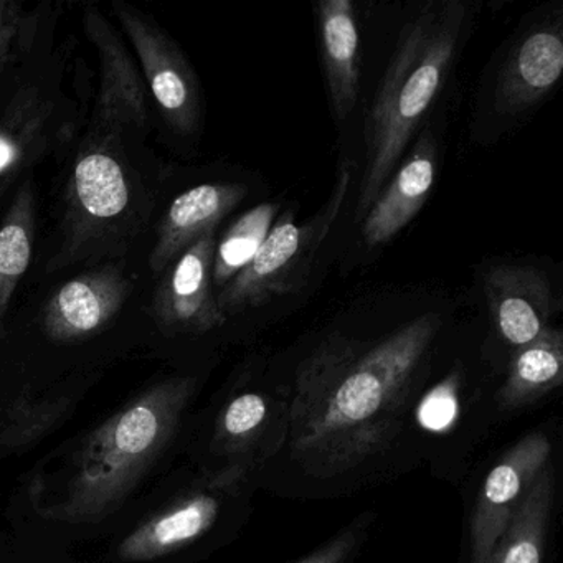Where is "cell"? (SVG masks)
<instances>
[{
    "label": "cell",
    "mask_w": 563,
    "mask_h": 563,
    "mask_svg": "<svg viewBox=\"0 0 563 563\" xmlns=\"http://www.w3.org/2000/svg\"><path fill=\"white\" fill-rule=\"evenodd\" d=\"M440 325L427 312L372 344L334 338L316 349L298 368L289 410L296 460L335 476L388 446Z\"/></svg>",
    "instance_id": "obj_1"
},
{
    "label": "cell",
    "mask_w": 563,
    "mask_h": 563,
    "mask_svg": "<svg viewBox=\"0 0 563 563\" xmlns=\"http://www.w3.org/2000/svg\"><path fill=\"white\" fill-rule=\"evenodd\" d=\"M464 19L466 8L461 2H431L401 29L368 118L367 166L358 189L355 222L364 220L430 111L456 54Z\"/></svg>",
    "instance_id": "obj_2"
},
{
    "label": "cell",
    "mask_w": 563,
    "mask_h": 563,
    "mask_svg": "<svg viewBox=\"0 0 563 563\" xmlns=\"http://www.w3.org/2000/svg\"><path fill=\"white\" fill-rule=\"evenodd\" d=\"M192 391L190 378H169L98 427L78 457L64 499L44 516L90 523L120 509L169 443Z\"/></svg>",
    "instance_id": "obj_3"
},
{
    "label": "cell",
    "mask_w": 563,
    "mask_h": 563,
    "mask_svg": "<svg viewBox=\"0 0 563 563\" xmlns=\"http://www.w3.org/2000/svg\"><path fill=\"white\" fill-rule=\"evenodd\" d=\"M354 169V163L342 161L331 197L308 222L296 223L291 210L279 217L252 263L217 295L220 311L227 318L262 308L305 286L319 249L341 216Z\"/></svg>",
    "instance_id": "obj_4"
},
{
    "label": "cell",
    "mask_w": 563,
    "mask_h": 563,
    "mask_svg": "<svg viewBox=\"0 0 563 563\" xmlns=\"http://www.w3.org/2000/svg\"><path fill=\"white\" fill-rule=\"evenodd\" d=\"M113 9L164 120L177 133H196L200 124L199 84L183 52L143 12L123 2H114Z\"/></svg>",
    "instance_id": "obj_5"
},
{
    "label": "cell",
    "mask_w": 563,
    "mask_h": 563,
    "mask_svg": "<svg viewBox=\"0 0 563 563\" xmlns=\"http://www.w3.org/2000/svg\"><path fill=\"white\" fill-rule=\"evenodd\" d=\"M550 450L545 434H529L487 474L471 522L470 563H489L517 506L549 463Z\"/></svg>",
    "instance_id": "obj_6"
},
{
    "label": "cell",
    "mask_w": 563,
    "mask_h": 563,
    "mask_svg": "<svg viewBox=\"0 0 563 563\" xmlns=\"http://www.w3.org/2000/svg\"><path fill=\"white\" fill-rule=\"evenodd\" d=\"M216 245V230H210L167 268L154 299L157 321L166 331L203 334L225 324L227 316L213 292Z\"/></svg>",
    "instance_id": "obj_7"
},
{
    "label": "cell",
    "mask_w": 563,
    "mask_h": 563,
    "mask_svg": "<svg viewBox=\"0 0 563 563\" xmlns=\"http://www.w3.org/2000/svg\"><path fill=\"white\" fill-rule=\"evenodd\" d=\"M130 286L118 266H103L64 283L48 298L44 329L55 342H78L103 331L123 309Z\"/></svg>",
    "instance_id": "obj_8"
},
{
    "label": "cell",
    "mask_w": 563,
    "mask_h": 563,
    "mask_svg": "<svg viewBox=\"0 0 563 563\" xmlns=\"http://www.w3.org/2000/svg\"><path fill=\"white\" fill-rule=\"evenodd\" d=\"M84 24L100 57L98 121L108 133L143 128L147 118L146 90L126 45L95 5L85 9Z\"/></svg>",
    "instance_id": "obj_9"
},
{
    "label": "cell",
    "mask_w": 563,
    "mask_h": 563,
    "mask_svg": "<svg viewBox=\"0 0 563 563\" xmlns=\"http://www.w3.org/2000/svg\"><path fill=\"white\" fill-rule=\"evenodd\" d=\"M483 286L494 324L507 344L522 347L549 329L552 289L536 266H490Z\"/></svg>",
    "instance_id": "obj_10"
},
{
    "label": "cell",
    "mask_w": 563,
    "mask_h": 563,
    "mask_svg": "<svg viewBox=\"0 0 563 563\" xmlns=\"http://www.w3.org/2000/svg\"><path fill=\"white\" fill-rule=\"evenodd\" d=\"M68 186L71 222L81 235L101 232L130 209V177L108 143L95 141L80 151Z\"/></svg>",
    "instance_id": "obj_11"
},
{
    "label": "cell",
    "mask_w": 563,
    "mask_h": 563,
    "mask_svg": "<svg viewBox=\"0 0 563 563\" xmlns=\"http://www.w3.org/2000/svg\"><path fill=\"white\" fill-rule=\"evenodd\" d=\"M437 177V144L424 131L390 184H385L364 217L362 236L368 246L384 245L423 209Z\"/></svg>",
    "instance_id": "obj_12"
},
{
    "label": "cell",
    "mask_w": 563,
    "mask_h": 563,
    "mask_svg": "<svg viewBox=\"0 0 563 563\" xmlns=\"http://www.w3.org/2000/svg\"><path fill=\"white\" fill-rule=\"evenodd\" d=\"M249 189L243 184H202L180 194L170 203L161 222L150 265L166 272L174 260L206 235L242 202Z\"/></svg>",
    "instance_id": "obj_13"
},
{
    "label": "cell",
    "mask_w": 563,
    "mask_h": 563,
    "mask_svg": "<svg viewBox=\"0 0 563 563\" xmlns=\"http://www.w3.org/2000/svg\"><path fill=\"white\" fill-rule=\"evenodd\" d=\"M563 74V37L559 25L533 29L514 47L497 85L503 113H519L550 93Z\"/></svg>",
    "instance_id": "obj_14"
},
{
    "label": "cell",
    "mask_w": 563,
    "mask_h": 563,
    "mask_svg": "<svg viewBox=\"0 0 563 563\" xmlns=\"http://www.w3.org/2000/svg\"><path fill=\"white\" fill-rule=\"evenodd\" d=\"M319 37L329 98L339 120L354 111L361 84L358 25L349 0H324L318 5Z\"/></svg>",
    "instance_id": "obj_15"
},
{
    "label": "cell",
    "mask_w": 563,
    "mask_h": 563,
    "mask_svg": "<svg viewBox=\"0 0 563 563\" xmlns=\"http://www.w3.org/2000/svg\"><path fill=\"white\" fill-rule=\"evenodd\" d=\"M219 512V499L212 494L187 497L130 533L118 553L130 562H143L176 552L210 530Z\"/></svg>",
    "instance_id": "obj_16"
},
{
    "label": "cell",
    "mask_w": 563,
    "mask_h": 563,
    "mask_svg": "<svg viewBox=\"0 0 563 563\" xmlns=\"http://www.w3.org/2000/svg\"><path fill=\"white\" fill-rule=\"evenodd\" d=\"M563 380V338L556 329L517 349L509 374L500 388V404L517 408L532 404Z\"/></svg>",
    "instance_id": "obj_17"
},
{
    "label": "cell",
    "mask_w": 563,
    "mask_h": 563,
    "mask_svg": "<svg viewBox=\"0 0 563 563\" xmlns=\"http://www.w3.org/2000/svg\"><path fill=\"white\" fill-rule=\"evenodd\" d=\"M553 487V471L547 464L517 506L489 563H542Z\"/></svg>",
    "instance_id": "obj_18"
},
{
    "label": "cell",
    "mask_w": 563,
    "mask_h": 563,
    "mask_svg": "<svg viewBox=\"0 0 563 563\" xmlns=\"http://www.w3.org/2000/svg\"><path fill=\"white\" fill-rule=\"evenodd\" d=\"M34 190L25 184L0 227V334L19 283L31 266L35 240Z\"/></svg>",
    "instance_id": "obj_19"
},
{
    "label": "cell",
    "mask_w": 563,
    "mask_h": 563,
    "mask_svg": "<svg viewBox=\"0 0 563 563\" xmlns=\"http://www.w3.org/2000/svg\"><path fill=\"white\" fill-rule=\"evenodd\" d=\"M278 206L260 203L235 220L216 245L213 288H225L242 269L252 263L273 227Z\"/></svg>",
    "instance_id": "obj_20"
},
{
    "label": "cell",
    "mask_w": 563,
    "mask_h": 563,
    "mask_svg": "<svg viewBox=\"0 0 563 563\" xmlns=\"http://www.w3.org/2000/svg\"><path fill=\"white\" fill-rule=\"evenodd\" d=\"M68 407L70 401L65 397L19 395L11 404L0 407V444L5 448L34 444L64 420Z\"/></svg>",
    "instance_id": "obj_21"
},
{
    "label": "cell",
    "mask_w": 563,
    "mask_h": 563,
    "mask_svg": "<svg viewBox=\"0 0 563 563\" xmlns=\"http://www.w3.org/2000/svg\"><path fill=\"white\" fill-rule=\"evenodd\" d=\"M47 114V104L29 91L9 108L4 120L0 121V174L18 166L19 159L41 134Z\"/></svg>",
    "instance_id": "obj_22"
},
{
    "label": "cell",
    "mask_w": 563,
    "mask_h": 563,
    "mask_svg": "<svg viewBox=\"0 0 563 563\" xmlns=\"http://www.w3.org/2000/svg\"><path fill=\"white\" fill-rule=\"evenodd\" d=\"M266 418L268 404L263 395L253 391L239 395L223 410L217 438L229 450H242L253 438L258 437Z\"/></svg>",
    "instance_id": "obj_23"
},
{
    "label": "cell",
    "mask_w": 563,
    "mask_h": 563,
    "mask_svg": "<svg viewBox=\"0 0 563 563\" xmlns=\"http://www.w3.org/2000/svg\"><path fill=\"white\" fill-rule=\"evenodd\" d=\"M457 415V375L451 374L428 391L418 408L421 427L431 431H443L456 420Z\"/></svg>",
    "instance_id": "obj_24"
},
{
    "label": "cell",
    "mask_w": 563,
    "mask_h": 563,
    "mask_svg": "<svg viewBox=\"0 0 563 563\" xmlns=\"http://www.w3.org/2000/svg\"><path fill=\"white\" fill-rule=\"evenodd\" d=\"M19 27H21V14H19L18 5L8 0H0V75L8 64Z\"/></svg>",
    "instance_id": "obj_25"
},
{
    "label": "cell",
    "mask_w": 563,
    "mask_h": 563,
    "mask_svg": "<svg viewBox=\"0 0 563 563\" xmlns=\"http://www.w3.org/2000/svg\"><path fill=\"white\" fill-rule=\"evenodd\" d=\"M357 537L355 530H347V532L342 533L341 537H335L328 545L306 556L299 563H345L351 553L354 552Z\"/></svg>",
    "instance_id": "obj_26"
}]
</instances>
